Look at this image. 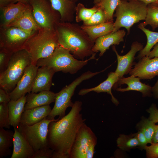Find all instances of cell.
Returning a JSON list of instances; mask_svg holds the SVG:
<instances>
[{
	"label": "cell",
	"mask_w": 158,
	"mask_h": 158,
	"mask_svg": "<svg viewBox=\"0 0 158 158\" xmlns=\"http://www.w3.org/2000/svg\"><path fill=\"white\" fill-rule=\"evenodd\" d=\"M112 48L117 58V66L115 72L118 75L119 79L123 78L124 75L129 73L133 64L135 55L138 51H140L143 48V45L137 41L133 42L130 51L123 56H121L118 54L115 45H113Z\"/></svg>",
	"instance_id": "13"
},
{
	"label": "cell",
	"mask_w": 158,
	"mask_h": 158,
	"mask_svg": "<svg viewBox=\"0 0 158 158\" xmlns=\"http://www.w3.org/2000/svg\"><path fill=\"white\" fill-rule=\"evenodd\" d=\"M10 126L8 103H0V127L9 129Z\"/></svg>",
	"instance_id": "35"
},
{
	"label": "cell",
	"mask_w": 158,
	"mask_h": 158,
	"mask_svg": "<svg viewBox=\"0 0 158 158\" xmlns=\"http://www.w3.org/2000/svg\"><path fill=\"white\" fill-rule=\"evenodd\" d=\"M14 128L13 150L11 158H31L35 153L32 148L18 128Z\"/></svg>",
	"instance_id": "15"
},
{
	"label": "cell",
	"mask_w": 158,
	"mask_h": 158,
	"mask_svg": "<svg viewBox=\"0 0 158 158\" xmlns=\"http://www.w3.org/2000/svg\"><path fill=\"white\" fill-rule=\"evenodd\" d=\"M145 150L146 151L147 157L158 158V142L152 143L150 146H147Z\"/></svg>",
	"instance_id": "38"
},
{
	"label": "cell",
	"mask_w": 158,
	"mask_h": 158,
	"mask_svg": "<svg viewBox=\"0 0 158 158\" xmlns=\"http://www.w3.org/2000/svg\"><path fill=\"white\" fill-rule=\"evenodd\" d=\"M140 79H151L158 75V57L150 59L145 56L140 59L129 73Z\"/></svg>",
	"instance_id": "14"
},
{
	"label": "cell",
	"mask_w": 158,
	"mask_h": 158,
	"mask_svg": "<svg viewBox=\"0 0 158 158\" xmlns=\"http://www.w3.org/2000/svg\"><path fill=\"white\" fill-rule=\"evenodd\" d=\"M53 152L49 147L41 149L35 152L31 158H51Z\"/></svg>",
	"instance_id": "37"
},
{
	"label": "cell",
	"mask_w": 158,
	"mask_h": 158,
	"mask_svg": "<svg viewBox=\"0 0 158 158\" xmlns=\"http://www.w3.org/2000/svg\"><path fill=\"white\" fill-rule=\"evenodd\" d=\"M11 100L9 93L4 89L0 88V103H8Z\"/></svg>",
	"instance_id": "41"
},
{
	"label": "cell",
	"mask_w": 158,
	"mask_h": 158,
	"mask_svg": "<svg viewBox=\"0 0 158 158\" xmlns=\"http://www.w3.org/2000/svg\"><path fill=\"white\" fill-rule=\"evenodd\" d=\"M38 67L31 64L25 69L14 89L9 93L11 100H16L31 92Z\"/></svg>",
	"instance_id": "12"
},
{
	"label": "cell",
	"mask_w": 158,
	"mask_h": 158,
	"mask_svg": "<svg viewBox=\"0 0 158 158\" xmlns=\"http://www.w3.org/2000/svg\"><path fill=\"white\" fill-rule=\"evenodd\" d=\"M51 110L49 105L36 107L25 110L22 114L20 124L31 126L37 123L47 117Z\"/></svg>",
	"instance_id": "19"
},
{
	"label": "cell",
	"mask_w": 158,
	"mask_h": 158,
	"mask_svg": "<svg viewBox=\"0 0 158 158\" xmlns=\"http://www.w3.org/2000/svg\"><path fill=\"white\" fill-rule=\"evenodd\" d=\"M59 45L55 29L41 28L29 37L23 49L30 55L32 64L36 65L38 60L49 56Z\"/></svg>",
	"instance_id": "3"
},
{
	"label": "cell",
	"mask_w": 158,
	"mask_h": 158,
	"mask_svg": "<svg viewBox=\"0 0 158 158\" xmlns=\"http://www.w3.org/2000/svg\"><path fill=\"white\" fill-rule=\"evenodd\" d=\"M118 80V77L115 72H111L108 74L107 78L103 82L93 88L81 89L79 91L78 95L80 96L84 95L92 91L97 93L107 92L111 95L112 102L116 105H117L119 102L112 94L111 89Z\"/></svg>",
	"instance_id": "21"
},
{
	"label": "cell",
	"mask_w": 158,
	"mask_h": 158,
	"mask_svg": "<svg viewBox=\"0 0 158 158\" xmlns=\"http://www.w3.org/2000/svg\"><path fill=\"white\" fill-rule=\"evenodd\" d=\"M102 0H94L93 3L96 4Z\"/></svg>",
	"instance_id": "48"
},
{
	"label": "cell",
	"mask_w": 158,
	"mask_h": 158,
	"mask_svg": "<svg viewBox=\"0 0 158 158\" xmlns=\"http://www.w3.org/2000/svg\"><path fill=\"white\" fill-rule=\"evenodd\" d=\"M13 54L6 49L0 48V73L6 68Z\"/></svg>",
	"instance_id": "36"
},
{
	"label": "cell",
	"mask_w": 158,
	"mask_h": 158,
	"mask_svg": "<svg viewBox=\"0 0 158 158\" xmlns=\"http://www.w3.org/2000/svg\"><path fill=\"white\" fill-rule=\"evenodd\" d=\"M133 134L138 140L139 146L142 149L145 150L148 142L143 132L140 130L137 133Z\"/></svg>",
	"instance_id": "39"
},
{
	"label": "cell",
	"mask_w": 158,
	"mask_h": 158,
	"mask_svg": "<svg viewBox=\"0 0 158 158\" xmlns=\"http://www.w3.org/2000/svg\"><path fill=\"white\" fill-rule=\"evenodd\" d=\"M14 132L0 128V158L7 157L11 154L10 148L13 145Z\"/></svg>",
	"instance_id": "28"
},
{
	"label": "cell",
	"mask_w": 158,
	"mask_h": 158,
	"mask_svg": "<svg viewBox=\"0 0 158 158\" xmlns=\"http://www.w3.org/2000/svg\"><path fill=\"white\" fill-rule=\"evenodd\" d=\"M27 96H23L16 100H11L8 103V111L11 126L18 128L22 114L25 111Z\"/></svg>",
	"instance_id": "25"
},
{
	"label": "cell",
	"mask_w": 158,
	"mask_h": 158,
	"mask_svg": "<svg viewBox=\"0 0 158 158\" xmlns=\"http://www.w3.org/2000/svg\"><path fill=\"white\" fill-rule=\"evenodd\" d=\"M56 73L51 68L47 66L38 68L35 79L31 92L49 91L52 85V78Z\"/></svg>",
	"instance_id": "18"
},
{
	"label": "cell",
	"mask_w": 158,
	"mask_h": 158,
	"mask_svg": "<svg viewBox=\"0 0 158 158\" xmlns=\"http://www.w3.org/2000/svg\"><path fill=\"white\" fill-rule=\"evenodd\" d=\"M100 72L93 73L90 71L85 72L56 93L54 107L47 118L54 120L56 116H59V119L65 116L66 109L68 107H72L74 104L71 99L76 87L83 81L89 79Z\"/></svg>",
	"instance_id": "7"
},
{
	"label": "cell",
	"mask_w": 158,
	"mask_h": 158,
	"mask_svg": "<svg viewBox=\"0 0 158 158\" xmlns=\"http://www.w3.org/2000/svg\"><path fill=\"white\" fill-rule=\"evenodd\" d=\"M140 79L133 76L127 78H122L119 79L113 86L114 88L117 85H121L123 84L127 85L126 88H116L117 91L122 92L129 91H136L141 92L143 96L145 97L150 95L152 91V87L149 85L142 83L140 81Z\"/></svg>",
	"instance_id": "20"
},
{
	"label": "cell",
	"mask_w": 158,
	"mask_h": 158,
	"mask_svg": "<svg viewBox=\"0 0 158 158\" xmlns=\"http://www.w3.org/2000/svg\"><path fill=\"white\" fill-rule=\"evenodd\" d=\"M54 29L59 45L69 50L75 58L83 60L95 53L92 50L95 42L78 24L59 22Z\"/></svg>",
	"instance_id": "2"
},
{
	"label": "cell",
	"mask_w": 158,
	"mask_h": 158,
	"mask_svg": "<svg viewBox=\"0 0 158 158\" xmlns=\"http://www.w3.org/2000/svg\"><path fill=\"white\" fill-rule=\"evenodd\" d=\"M126 34L124 30H119L117 31L100 37L95 41L92 50L95 53L99 52V55H103L110 46L118 45L124 41V37Z\"/></svg>",
	"instance_id": "16"
},
{
	"label": "cell",
	"mask_w": 158,
	"mask_h": 158,
	"mask_svg": "<svg viewBox=\"0 0 158 158\" xmlns=\"http://www.w3.org/2000/svg\"><path fill=\"white\" fill-rule=\"evenodd\" d=\"M152 92L155 97L158 99V78L154 85L152 87Z\"/></svg>",
	"instance_id": "45"
},
{
	"label": "cell",
	"mask_w": 158,
	"mask_h": 158,
	"mask_svg": "<svg viewBox=\"0 0 158 158\" xmlns=\"http://www.w3.org/2000/svg\"><path fill=\"white\" fill-rule=\"evenodd\" d=\"M138 27L145 33L147 38L145 46L140 51L137 56V59H140L144 56H148L152 48L158 43V32L151 31L146 28L141 23L138 25Z\"/></svg>",
	"instance_id": "27"
},
{
	"label": "cell",
	"mask_w": 158,
	"mask_h": 158,
	"mask_svg": "<svg viewBox=\"0 0 158 158\" xmlns=\"http://www.w3.org/2000/svg\"><path fill=\"white\" fill-rule=\"evenodd\" d=\"M17 2L18 1H25V2H29V1L30 0H16Z\"/></svg>",
	"instance_id": "49"
},
{
	"label": "cell",
	"mask_w": 158,
	"mask_h": 158,
	"mask_svg": "<svg viewBox=\"0 0 158 158\" xmlns=\"http://www.w3.org/2000/svg\"><path fill=\"white\" fill-rule=\"evenodd\" d=\"M96 53L89 59L78 60L68 49L60 45L57 47L49 56L39 59L36 66L39 67L47 66L52 68L55 72L61 71L73 74L86 65L89 61L95 59Z\"/></svg>",
	"instance_id": "4"
},
{
	"label": "cell",
	"mask_w": 158,
	"mask_h": 158,
	"mask_svg": "<svg viewBox=\"0 0 158 158\" xmlns=\"http://www.w3.org/2000/svg\"><path fill=\"white\" fill-rule=\"evenodd\" d=\"M32 64L28 52L23 49L12 54L6 68L0 73V86L8 93L15 88L26 68Z\"/></svg>",
	"instance_id": "6"
},
{
	"label": "cell",
	"mask_w": 158,
	"mask_h": 158,
	"mask_svg": "<svg viewBox=\"0 0 158 158\" xmlns=\"http://www.w3.org/2000/svg\"><path fill=\"white\" fill-rule=\"evenodd\" d=\"M33 33L13 26H0V48L13 53L23 49L26 41Z\"/></svg>",
	"instance_id": "10"
},
{
	"label": "cell",
	"mask_w": 158,
	"mask_h": 158,
	"mask_svg": "<svg viewBox=\"0 0 158 158\" xmlns=\"http://www.w3.org/2000/svg\"><path fill=\"white\" fill-rule=\"evenodd\" d=\"M147 111L150 114L149 119L155 123H158V109L156 105L152 104Z\"/></svg>",
	"instance_id": "40"
},
{
	"label": "cell",
	"mask_w": 158,
	"mask_h": 158,
	"mask_svg": "<svg viewBox=\"0 0 158 158\" xmlns=\"http://www.w3.org/2000/svg\"><path fill=\"white\" fill-rule=\"evenodd\" d=\"M121 0H102L95 5L98 8L104 12L107 22L113 21V16L114 11L119 4Z\"/></svg>",
	"instance_id": "29"
},
{
	"label": "cell",
	"mask_w": 158,
	"mask_h": 158,
	"mask_svg": "<svg viewBox=\"0 0 158 158\" xmlns=\"http://www.w3.org/2000/svg\"><path fill=\"white\" fill-rule=\"evenodd\" d=\"M30 5L16 20L7 26L16 27L29 33H33L40 28L35 21Z\"/></svg>",
	"instance_id": "24"
},
{
	"label": "cell",
	"mask_w": 158,
	"mask_h": 158,
	"mask_svg": "<svg viewBox=\"0 0 158 158\" xmlns=\"http://www.w3.org/2000/svg\"><path fill=\"white\" fill-rule=\"evenodd\" d=\"M150 59L158 57V43L153 47V49L151 51L148 56Z\"/></svg>",
	"instance_id": "44"
},
{
	"label": "cell",
	"mask_w": 158,
	"mask_h": 158,
	"mask_svg": "<svg viewBox=\"0 0 158 158\" xmlns=\"http://www.w3.org/2000/svg\"><path fill=\"white\" fill-rule=\"evenodd\" d=\"M56 93L49 91H44L39 93H30L26 96L25 110L32 108L49 105L55 102Z\"/></svg>",
	"instance_id": "22"
},
{
	"label": "cell",
	"mask_w": 158,
	"mask_h": 158,
	"mask_svg": "<svg viewBox=\"0 0 158 158\" xmlns=\"http://www.w3.org/2000/svg\"><path fill=\"white\" fill-rule=\"evenodd\" d=\"M116 142L118 147L124 150L139 146L138 140L133 134L130 135H121L117 138Z\"/></svg>",
	"instance_id": "32"
},
{
	"label": "cell",
	"mask_w": 158,
	"mask_h": 158,
	"mask_svg": "<svg viewBox=\"0 0 158 158\" xmlns=\"http://www.w3.org/2000/svg\"><path fill=\"white\" fill-rule=\"evenodd\" d=\"M126 0V1H129L130 0Z\"/></svg>",
	"instance_id": "51"
},
{
	"label": "cell",
	"mask_w": 158,
	"mask_h": 158,
	"mask_svg": "<svg viewBox=\"0 0 158 158\" xmlns=\"http://www.w3.org/2000/svg\"><path fill=\"white\" fill-rule=\"evenodd\" d=\"M30 5L29 2L20 1L0 9V26H8L19 17Z\"/></svg>",
	"instance_id": "17"
},
{
	"label": "cell",
	"mask_w": 158,
	"mask_h": 158,
	"mask_svg": "<svg viewBox=\"0 0 158 158\" xmlns=\"http://www.w3.org/2000/svg\"><path fill=\"white\" fill-rule=\"evenodd\" d=\"M145 20L141 23L145 27L150 25L153 30L158 28V5L153 4L147 5V15Z\"/></svg>",
	"instance_id": "30"
},
{
	"label": "cell",
	"mask_w": 158,
	"mask_h": 158,
	"mask_svg": "<svg viewBox=\"0 0 158 158\" xmlns=\"http://www.w3.org/2000/svg\"><path fill=\"white\" fill-rule=\"evenodd\" d=\"M81 27L90 38L95 42L98 38L112 32L114 29V22H108L92 26L82 25Z\"/></svg>",
	"instance_id": "26"
},
{
	"label": "cell",
	"mask_w": 158,
	"mask_h": 158,
	"mask_svg": "<svg viewBox=\"0 0 158 158\" xmlns=\"http://www.w3.org/2000/svg\"><path fill=\"white\" fill-rule=\"evenodd\" d=\"M106 22H108L104 12L101 9L98 8V10L89 19L83 21V25L86 26H92Z\"/></svg>",
	"instance_id": "34"
},
{
	"label": "cell",
	"mask_w": 158,
	"mask_h": 158,
	"mask_svg": "<svg viewBox=\"0 0 158 158\" xmlns=\"http://www.w3.org/2000/svg\"><path fill=\"white\" fill-rule=\"evenodd\" d=\"M53 8L61 15V22H71L74 20L76 2L72 0H49Z\"/></svg>",
	"instance_id": "23"
},
{
	"label": "cell",
	"mask_w": 158,
	"mask_h": 158,
	"mask_svg": "<svg viewBox=\"0 0 158 158\" xmlns=\"http://www.w3.org/2000/svg\"><path fill=\"white\" fill-rule=\"evenodd\" d=\"M142 2L146 5L149 4H153L158 5V0H136Z\"/></svg>",
	"instance_id": "47"
},
{
	"label": "cell",
	"mask_w": 158,
	"mask_h": 158,
	"mask_svg": "<svg viewBox=\"0 0 158 158\" xmlns=\"http://www.w3.org/2000/svg\"><path fill=\"white\" fill-rule=\"evenodd\" d=\"M114 17H116L114 22V32L121 27L127 30L128 35L130 29L135 24L145 20L147 13V5L136 0H121L117 6Z\"/></svg>",
	"instance_id": "5"
},
{
	"label": "cell",
	"mask_w": 158,
	"mask_h": 158,
	"mask_svg": "<svg viewBox=\"0 0 158 158\" xmlns=\"http://www.w3.org/2000/svg\"><path fill=\"white\" fill-rule=\"evenodd\" d=\"M96 145V144H92L89 146L86 153L85 158H92L93 157Z\"/></svg>",
	"instance_id": "42"
},
{
	"label": "cell",
	"mask_w": 158,
	"mask_h": 158,
	"mask_svg": "<svg viewBox=\"0 0 158 158\" xmlns=\"http://www.w3.org/2000/svg\"><path fill=\"white\" fill-rule=\"evenodd\" d=\"M33 17L41 28L54 29L55 24L60 22L61 15L52 7L49 0H30Z\"/></svg>",
	"instance_id": "9"
},
{
	"label": "cell",
	"mask_w": 158,
	"mask_h": 158,
	"mask_svg": "<svg viewBox=\"0 0 158 158\" xmlns=\"http://www.w3.org/2000/svg\"><path fill=\"white\" fill-rule=\"evenodd\" d=\"M98 9L97 7L95 5L92 8H87L82 4L78 3L75 8L76 21L78 23L88 19Z\"/></svg>",
	"instance_id": "31"
},
{
	"label": "cell",
	"mask_w": 158,
	"mask_h": 158,
	"mask_svg": "<svg viewBox=\"0 0 158 158\" xmlns=\"http://www.w3.org/2000/svg\"><path fill=\"white\" fill-rule=\"evenodd\" d=\"M152 143L158 142V125H156L154 134L152 139Z\"/></svg>",
	"instance_id": "46"
},
{
	"label": "cell",
	"mask_w": 158,
	"mask_h": 158,
	"mask_svg": "<svg viewBox=\"0 0 158 158\" xmlns=\"http://www.w3.org/2000/svg\"><path fill=\"white\" fill-rule=\"evenodd\" d=\"M140 130H141L146 137L148 143H152L156 125L155 123L149 119L142 120L139 124Z\"/></svg>",
	"instance_id": "33"
},
{
	"label": "cell",
	"mask_w": 158,
	"mask_h": 158,
	"mask_svg": "<svg viewBox=\"0 0 158 158\" xmlns=\"http://www.w3.org/2000/svg\"><path fill=\"white\" fill-rule=\"evenodd\" d=\"M82 104L75 101L67 114L49 123L47 140L49 147L54 151L51 158H69L78 133L86 121L80 113Z\"/></svg>",
	"instance_id": "1"
},
{
	"label": "cell",
	"mask_w": 158,
	"mask_h": 158,
	"mask_svg": "<svg viewBox=\"0 0 158 158\" xmlns=\"http://www.w3.org/2000/svg\"><path fill=\"white\" fill-rule=\"evenodd\" d=\"M55 120H49L46 117L31 126L19 124L18 127L19 130L24 135L35 152L49 147L47 140L48 126L49 123Z\"/></svg>",
	"instance_id": "8"
},
{
	"label": "cell",
	"mask_w": 158,
	"mask_h": 158,
	"mask_svg": "<svg viewBox=\"0 0 158 158\" xmlns=\"http://www.w3.org/2000/svg\"><path fill=\"white\" fill-rule=\"evenodd\" d=\"M78 0H72L73 1H74L75 2H77Z\"/></svg>",
	"instance_id": "50"
},
{
	"label": "cell",
	"mask_w": 158,
	"mask_h": 158,
	"mask_svg": "<svg viewBox=\"0 0 158 158\" xmlns=\"http://www.w3.org/2000/svg\"><path fill=\"white\" fill-rule=\"evenodd\" d=\"M97 138L85 123L80 129L71 148L69 158H85L89 146L97 143Z\"/></svg>",
	"instance_id": "11"
},
{
	"label": "cell",
	"mask_w": 158,
	"mask_h": 158,
	"mask_svg": "<svg viewBox=\"0 0 158 158\" xmlns=\"http://www.w3.org/2000/svg\"><path fill=\"white\" fill-rule=\"evenodd\" d=\"M17 2L16 0H0V9Z\"/></svg>",
	"instance_id": "43"
}]
</instances>
